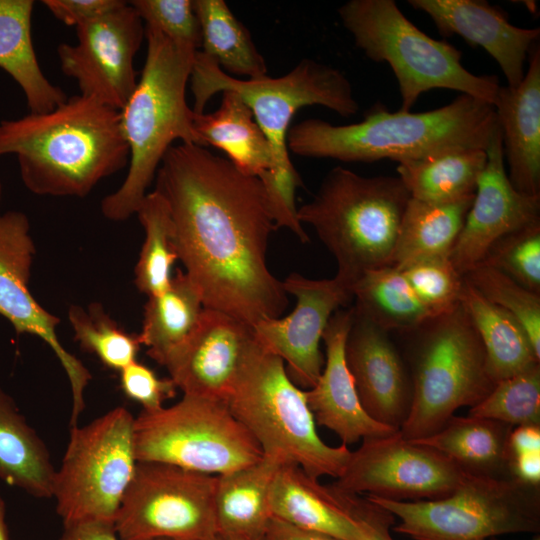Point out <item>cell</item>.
Listing matches in <instances>:
<instances>
[{"label": "cell", "mask_w": 540, "mask_h": 540, "mask_svg": "<svg viewBox=\"0 0 540 540\" xmlns=\"http://www.w3.org/2000/svg\"><path fill=\"white\" fill-rule=\"evenodd\" d=\"M426 13L444 37L458 35L482 47L500 66L508 86L516 87L524 77V63L540 35L539 28L511 24L499 7L482 0H409Z\"/></svg>", "instance_id": "cell-21"}, {"label": "cell", "mask_w": 540, "mask_h": 540, "mask_svg": "<svg viewBox=\"0 0 540 540\" xmlns=\"http://www.w3.org/2000/svg\"><path fill=\"white\" fill-rule=\"evenodd\" d=\"M412 400L399 431L407 440L437 432L463 407H473L494 388L481 339L461 303L432 316L414 331Z\"/></svg>", "instance_id": "cell-9"}, {"label": "cell", "mask_w": 540, "mask_h": 540, "mask_svg": "<svg viewBox=\"0 0 540 540\" xmlns=\"http://www.w3.org/2000/svg\"><path fill=\"white\" fill-rule=\"evenodd\" d=\"M55 471L45 443L0 388V480L34 497L50 498Z\"/></svg>", "instance_id": "cell-29"}, {"label": "cell", "mask_w": 540, "mask_h": 540, "mask_svg": "<svg viewBox=\"0 0 540 540\" xmlns=\"http://www.w3.org/2000/svg\"><path fill=\"white\" fill-rule=\"evenodd\" d=\"M263 455L248 466L216 476V535L232 540H262L272 518L270 491L283 464Z\"/></svg>", "instance_id": "cell-24"}, {"label": "cell", "mask_w": 540, "mask_h": 540, "mask_svg": "<svg viewBox=\"0 0 540 540\" xmlns=\"http://www.w3.org/2000/svg\"><path fill=\"white\" fill-rule=\"evenodd\" d=\"M227 404L263 455L297 464L316 479L342 474L351 451L347 445L333 447L320 438L305 390L288 376L283 360L259 343Z\"/></svg>", "instance_id": "cell-8"}, {"label": "cell", "mask_w": 540, "mask_h": 540, "mask_svg": "<svg viewBox=\"0 0 540 540\" xmlns=\"http://www.w3.org/2000/svg\"><path fill=\"white\" fill-rule=\"evenodd\" d=\"M129 3L145 27L158 30L180 46L199 50L200 26L193 0H132Z\"/></svg>", "instance_id": "cell-42"}, {"label": "cell", "mask_w": 540, "mask_h": 540, "mask_svg": "<svg viewBox=\"0 0 540 540\" xmlns=\"http://www.w3.org/2000/svg\"><path fill=\"white\" fill-rule=\"evenodd\" d=\"M262 540H341L332 535L299 528L272 517Z\"/></svg>", "instance_id": "cell-46"}, {"label": "cell", "mask_w": 540, "mask_h": 540, "mask_svg": "<svg viewBox=\"0 0 540 540\" xmlns=\"http://www.w3.org/2000/svg\"><path fill=\"white\" fill-rule=\"evenodd\" d=\"M468 415L509 426L540 425V365L498 381L491 392L471 407Z\"/></svg>", "instance_id": "cell-38"}, {"label": "cell", "mask_w": 540, "mask_h": 540, "mask_svg": "<svg viewBox=\"0 0 540 540\" xmlns=\"http://www.w3.org/2000/svg\"><path fill=\"white\" fill-rule=\"evenodd\" d=\"M531 540H540V537H539V536H535V537L532 538Z\"/></svg>", "instance_id": "cell-53"}, {"label": "cell", "mask_w": 540, "mask_h": 540, "mask_svg": "<svg viewBox=\"0 0 540 540\" xmlns=\"http://www.w3.org/2000/svg\"><path fill=\"white\" fill-rule=\"evenodd\" d=\"M473 198L436 204L410 197L400 222L390 266L403 270L422 260L450 257Z\"/></svg>", "instance_id": "cell-28"}, {"label": "cell", "mask_w": 540, "mask_h": 540, "mask_svg": "<svg viewBox=\"0 0 540 540\" xmlns=\"http://www.w3.org/2000/svg\"><path fill=\"white\" fill-rule=\"evenodd\" d=\"M195 113L204 109L214 94L236 92L251 109L272 151L273 169L261 181L276 228L290 230L302 243L309 237L298 219L295 194L303 182L293 166L287 134L295 113L310 105L328 108L341 117L359 110L351 82L339 69L313 59L301 60L287 74L272 78L241 79L225 73L216 62L196 51L189 79Z\"/></svg>", "instance_id": "cell-2"}, {"label": "cell", "mask_w": 540, "mask_h": 540, "mask_svg": "<svg viewBox=\"0 0 540 540\" xmlns=\"http://www.w3.org/2000/svg\"><path fill=\"white\" fill-rule=\"evenodd\" d=\"M257 345L252 326L204 308L193 333L164 367L183 394L227 402Z\"/></svg>", "instance_id": "cell-18"}, {"label": "cell", "mask_w": 540, "mask_h": 540, "mask_svg": "<svg viewBox=\"0 0 540 540\" xmlns=\"http://www.w3.org/2000/svg\"><path fill=\"white\" fill-rule=\"evenodd\" d=\"M460 303L481 339L487 369L495 384L539 362L540 357L516 318L485 299L465 280Z\"/></svg>", "instance_id": "cell-32"}, {"label": "cell", "mask_w": 540, "mask_h": 540, "mask_svg": "<svg viewBox=\"0 0 540 540\" xmlns=\"http://www.w3.org/2000/svg\"><path fill=\"white\" fill-rule=\"evenodd\" d=\"M155 182L169 208L178 260L204 307L252 327L281 317L288 297L267 265L277 228L260 179L207 147L180 143L166 152Z\"/></svg>", "instance_id": "cell-1"}, {"label": "cell", "mask_w": 540, "mask_h": 540, "mask_svg": "<svg viewBox=\"0 0 540 540\" xmlns=\"http://www.w3.org/2000/svg\"><path fill=\"white\" fill-rule=\"evenodd\" d=\"M540 425H521L508 436V450L510 458L514 455L540 451ZM510 462V461H509Z\"/></svg>", "instance_id": "cell-49"}, {"label": "cell", "mask_w": 540, "mask_h": 540, "mask_svg": "<svg viewBox=\"0 0 540 540\" xmlns=\"http://www.w3.org/2000/svg\"><path fill=\"white\" fill-rule=\"evenodd\" d=\"M193 126L206 147L222 150L232 165L245 175L265 181L273 169L270 144L249 106L234 91L222 92L213 113H195Z\"/></svg>", "instance_id": "cell-26"}, {"label": "cell", "mask_w": 540, "mask_h": 540, "mask_svg": "<svg viewBox=\"0 0 540 540\" xmlns=\"http://www.w3.org/2000/svg\"><path fill=\"white\" fill-rule=\"evenodd\" d=\"M465 476L452 459L397 430L364 438L332 486L346 494L396 501L436 500L453 493Z\"/></svg>", "instance_id": "cell-14"}, {"label": "cell", "mask_w": 540, "mask_h": 540, "mask_svg": "<svg viewBox=\"0 0 540 540\" xmlns=\"http://www.w3.org/2000/svg\"><path fill=\"white\" fill-rule=\"evenodd\" d=\"M340 493L356 527L358 540H394L390 528L396 517L391 512L361 495Z\"/></svg>", "instance_id": "cell-44"}, {"label": "cell", "mask_w": 540, "mask_h": 540, "mask_svg": "<svg viewBox=\"0 0 540 540\" xmlns=\"http://www.w3.org/2000/svg\"><path fill=\"white\" fill-rule=\"evenodd\" d=\"M137 462L221 475L255 463L262 450L226 401L183 394L169 407L144 411L133 425Z\"/></svg>", "instance_id": "cell-11"}, {"label": "cell", "mask_w": 540, "mask_h": 540, "mask_svg": "<svg viewBox=\"0 0 540 540\" xmlns=\"http://www.w3.org/2000/svg\"><path fill=\"white\" fill-rule=\"evenodd\" d=\"M355 312L387 332L414 331L433 315L418 299L402 271L369 270L350 287Z\"/></svg>", "instance_id": "cell-34"}, {"label": "cell", "mask_w": 540, "mask_h": 540, "mask_svg": "<svg viewBox=\"0 0 540 540\" xmlns=\"http://www.w3.org/2000/svg\"><path fill=\"white\" fill-rule=\"evenodd\" d=\"M154 540H174V539H154Z\"/></svg>", "instance_id": "cell-54"}, {"label": "cell", "mask_w": 540, "mask_h": 540, "mask_svg": "<svg viewBox=\"0 0 540 540\" xmlns=\"http://www.w3.org/2000/svg\"><path fill=\"white\" fill-rule=\"evenodd\" d=\"M200 26V51L228 75L259 79L267 75L264 57L249 30L224 0H193Z\"/></svg>", "instance_id": "cell-35"}, {"label": "cell", "mask_w": 540, "mask_h": 540, "mask_svg": "<svg viewBox=\"0 0 540 540\" xmlns=\"http://www.w3.org/2000/svg\"><path fill=\"white\" fill-rule=\"evenodd\" d=\"M123 0H44L43 5L60 22L79 27L119 7Z\"/></svg>", "instance_id": "cell-45"}, {"label": "cell", "mask_w": 540, "mask_h": 540, "mask_svg": "<svg viewBox=\"0 0 540 540\" xmlns=\"http://www.w3.org/2000/svg\"><path fill=\"white\" fill-rule=\"evenodd\" d=\"M338 15L366 57L391 67L401 111L409 112L423 93L436 88L459 91L494 106L499 78L468 71L461 63V50L421 31L394 0H350L339 7Z\"/></svg>", "instance_id": "cell-7"}, {"label": "cell", "mask_w": 540, "mask_h": 540, "mask_svg": "<svg viewBox=\"0 0 540 540\" xmlns=\"http://www.w3.org/2000/svg\"><path fill=\"white\" fill-rule=\"evenodd\" d=\"M345 359L365 412L399 430L411 406V377L389 332L353 308Z\"/></svg>", "instance_id": "cell-20"}, {"label": "cell", "mask_w": 540, "mask_h": 540, "mask_svg": "<svg viewBox=\"0 0 540 540\" xmlns=\"http://www.w3.org/2000/svg\"><path fill=\"white\" fill-rule=\"evenodd\" d=\"M463 278L485 299L516 318L524 328L536 355L540 357V294L482 263L464 274Z\"/></svg>", "instance_id": "cell-39"}, {"label": "cell", "mask_w": 540, "mask_h": 540, "mask_svg": "<svg viewBox=\"0 0 540 540\" xmlns=\"http://www.w3.org/2000/svg\"><path fill=\"white\" fill-rule=\"evenodd\" d=\"M509 470L512 477L526 484L538 486L540 482V451L512 456Z\"/></svg>", "instance_id": "cell-47"}, {"label": "cell", "mask_w": 540, "mask_h": 540, "mask_svg": "<svg viewBox=\"0 0 540 540\" xmlns=\"http://www.w3.org/2000/svg\"><path fill=\"white\" fill-rule=\"evenodd\" d=\"M16 157L34 194L86 197L129 163L119 111L80 94L51 111L0 122V157Z\"/></svg>", "instance_id": "cell-3"}, {"label": "cell", "mask_w": 540, "mask_h": 540, "mask_svg": "<svg viewBox=\"0 0 540 540\" xmlns=\"http://www.w3.org/2000/svg\"><path fill=\"white\" fill-rule=\"evenodd\" d=\"M202 297L184 271L177 270L169 287L148 297L144 306L141 345L161 366L187 341L204 310Z\"/></svg>", "instance_id": "cell-31"}, {"label": "cell", "mask_w": 540, "mask_h": 540, "mask_svg": "<svg viewBox=\"0 0 540 540\" xmlns=\"http://www.w3.org/2000/svg\"><path fill=\"white\" fill-rule=\"evenodd\" d=\"M0 540H9L8 527L6 523V504L0 494Z\"/></svg>", "instance_id": "cell-50"}, {"label": "cell", "mask_w": 540, "mask_h": 540, "mask_svg": "<svg viewBox=\"0 0 540 540\" xmlns=\"http://www.w3.org/2000/svg\"><path fill=\"white\" fill-rule=\"evenodd\" d=\"M400 271L433 316L448 312L460 303L464 279L449 257L422 260Z\"/></svg>", "instance_id": "cell-41"}, {"label": "cell", "mask_w": 540, "mask_h": 540, "mask_svg": "<svg viewBox=\"0 0 540 540\" xmlns=\"http://www.w3.org/2000/svg\"><path fill=\"white\" fill-rule=\"evenodd\" d=\"M134 419L119 406L84 426H71L52 487L64 527L113 524L137 465Z\"/></svg>", "instance_id": "cell-12"}, {"label": "cell", "mask_w": 540, "mask_h": 540, "mask_svg": "<svg viewBox=\"0 0 540 540\" xmlns=\"http://www.w3.org/2000/svg\"><path fill=\"white\" fill-rule=\"evenodd\" d=\"M1 197H2V184L0 182V200H1Z\"/></svg>", "instance_id": "cell-52"}, {"label": "cell", "mask_w": 540, "mask_h": 540, "mask_svg": "<svg viewBox=\"0 0 540 540\" xmlns=\"http://www.w3.org/2000/svg\"><path fill=\"white\" fill-rule=\"evenodd\" d=\"M486 162V150L471 148L399 163L396 169L411 198L442 204L474 196Z\"/></svg>", "instance_id": "cell-33"}, {"label": "cell", "mask_w": 540, "mask_h": 540, "mask_svg": "<svg viewBox=\"0 0 540 540\" xmlns=\"http://www.w3.org/2000/svg\"><path fill=\"white\" fill-rule=\"evenodd\" d=\"M499 130L493 105L461 94L420 113L376 106L362 121L347 125L306 119L290 127L287 147L300 157L399 164L463 149L486 150Z\"/></svg>", "instance_id": "cell-4"}, {"label": "cell", "mask_w": 540, "mask_h": 540, "mask_svg": "<svg viewBox=\"0 0 540 540\" xmlns=\"http://www.w3.org/2000/svg\"><path fill=\"white\" fill-rule=\"evenodd\" d=\"M486 154L485 168L449 257L462 276L483 261L489 248L499 238L540 222V195H524L509 181L501 129L490 142Z\"/></svg>", "instance_id": "cell-19"}, {"label": "cell", "mask_w": 540, "mask_h": 540, "mask_svg": "<svg viewBox=\"0 0 540 540\" xmlns=\"http://www.w3.org/2000/svg\"><path fill=\"white\" fill-rule=\"evenodd\" d=\"M68 318L81 348L94 354L106 367L121 371L136 361L142 346L138 334L123 329L101 304L92 303L87 310L72 305Z\"/></svg>", "instance_id": "cell-37"}, {"label": "cell", "mask_w": 540, "mask_h": 540, "mask_svg": "<svg viewBox=\"0 0 540 540\" xmlns=\"http://www.w3.org/2000/svg\"><path fill=\"white\" fill-rule=\"evenodd\" d=\"M59 540H120L113 524L83 523L64 527Z\"/></svg>", "instance_id": "cell-48"}, {"label": "cell", "mask_w": 540, "mask_h": 540, "mask_svg": "<svg viewBox=\"0 0 540 540\" xmlns=\"http://www.w3.org/2000/svg\"><path fill=\"white\" fill-rule=\"evenodd\" d=\"M352 308L338 309L323 333L326 358L313 387L305 390L315 423L334 432L342 444L397 431L373 420L363 409L345 359V343L351 326Z\"/></svg>", "instance_id": "cell-22"}, {"label": "cell", "mask_w": 540, "mask_h": 540, "mask_svg": "<svg viewBox=\"0 0 540 540\" xmlns=\"http://www.w3.org/2000/svg\"><path fill=\"white\" fill-rule=\"evenodd\" d=\"M528 70L516 87L501 86L494 108L502 133L504 158L512 186L527 196L540 195V49L528 53Z\"/></svg>", "instance_id": "cell-23"}, {"label": "cell", "mask_w": 540, "mask_h": 540, "mask_svg": "<svg viewBox=\"0 0 540 540\" xmlns=\"http://www.w3.org/2000/svg\"><path fill=\"white\" fill-rule=\"evenodd\" d=\"M482 264L508 275L530 291L540 294V222L499 238Z\"/></svg>", "instance_id": "cell-40"}, {"label": "cell", "mask_w": 540, "mask_h": 540, "mask_svg": "<svg viewBox=\"0 0 540 540\" xmlns=\"http://www.w3.org/2000/svg\"><path fill=\"white\" fill-rule=\"evenodd\" d=\"M216 476L137 462L113 522L120 540H210L216 535Z\"/></svg>", "instance_id": "cell-13"}, {"label": "cell", "mask_w": 540, "mask_h": 540, "mask_svg": "<svg viewBox=\"0 0 540 540\" xmlns=\"http://www.w3.org/2000/svg\"><path fill=\"white\" fill-rule=\"evenodd\" d=\"M272 517L293 526L323 532L341 540H358L341 493L294 463H283L270 491Z\"/></svg>", "instance_id": "cell-25"}, {"label": "cell", "mask_w": 540, "mask_h": 540, "mask_svg": "<svg viewBox=\"0 0 540 540\" xmlns=\"http://www.w3.org/2000/svg\"><path fill=\"white\" fill-rule=\"evenodd\" d=\"M282 285L287 294L296 297L294 310L283 318L260 320L253 331L263 349L283 360L291 380L308 390L324 366L320 342L326 326L353 297L350 287L336 276L316 280L292 273Z\"/></svg>", "instance_id": "cell-16"}, {"label": "cell", "mask_w": 540, "mask_h": 540, "mask_svg": "<svg viewBox=\"0 0 540 540\" xmlns=\"http://www.w3.org/2000/svg\"><path fill=\"white\" fill-rule=\"evenodd\" d=\"M76 33L75 44L57 47L61 71L77 82L80 95L121 110L139 78L134 60L145 38L142 19L125 1Z\"/></svg>", "instance_id": "cell-15"}, {"label": "cell", "mask_w": 540, "mask_h": 540, "mask_svg": "<svg viewBox=\"0 0 540 540\" xmlns=\"http://www.w3.org/2000/svg\"><path fill=\"white\" fill-rule=\"evenodd\" d=\"M34 254L27 216L20 211L0 213V315L18 335L39 337L57 356L71 386L70 426H73L85 408L84 393L92 376L59 341L56 327L60 319L40 306L29 290Z\"/></svg>", "instance_id": "cell-17"}, {"label": "cell", "mask_w": 540, "mask_h": 540, "mask_svg": "<svg viewBox=\"0 0 540 540\" xmlns=\"http://www.w3.org/2000/svg\"><path fill=\"white\" fill-rule=\"evenodd\" d=\"M410 195L399 177H365L331 169L314 197L298 208L337 263L336 277L349 287L365 272L390 266Z\"/></svg>", "instance_id": "cell-6"}, {"label": "cell", "mask_w": 540, "mask_h": 540, "mask_svg": "<svg viewBox=\"0 0 540 540\" xmlns=\"http://www.w3.org/2000/svg\"><path fill=\"white\" fill-rule=\"evenodd\" d=\"M146 58L137 85L119 110L122 135L129 148L126 177L101 202L102 214L125 221L136 213L172 143L206 147L193 126L186 101L196 51L180 46L156 29L145 27Z\"/></svg>", "instance_id": "cell-5"}, {"label": "cell", "mask_w": 540, "mask_h": 540, "mask_svg": "<svg viewBox=\"0 0 540 540\" xmlns=\"http://www.w3.org/2000/svg\"><path fill=\"white\" fill-rule=\"evenodd\" d=\"M145 239L135 266V284L147 297L164 292L170 285L171 269L178 260L169 208L163 196L148 192L135 213Z\"/></svg>", "instance_id": "cell-36"}, {"label": "cell", "mask_w": 540, "mask_h": 540, "mask_svg": "<svg viewBox=\"0 0 540 540\" xmlns=\"http://www.w3.org/2000/svg\"><path fill=\"white\" fill-rule=\"evenodd\" d=\"M511 428L491 419L454 415L434 434L410 441L441 452L465 472L505 477L504 470H509Z\"/></svg>", "instance_id": "cell-30"}, {"label": "cell", "mask_w": 540, "mask_h": 540, "mask_svg": "<svg viewBox=\"0 0 540 540\" xmlns=\"http://www.w3.org/2000/svg\"><path fill=\"white\" fill-rule=\"evenodd\" d=\"M210 540H232V539H226V538H223L221 536H218V535H215L213 538H211Z\"/></svg>", "instance_id": "cell-51"}, {"label": "cell", "mask_w": 540, "mask_h": 540, "mask_svg": "<svg viewBox=\"0 0 540 540\" xmlns=\"http://www.w3.org/2000/svg\"><path fill=\"white\" fill-rule=\"evenodd\" d=\"M120 372V385L127 397L138 402L144 411H155L177 394V386L168 378H160L137 360Z\"/></svg>", "instance_id": "cell-43"}, {"label": "cell", "mask_w": 540, "mask_h": 540, "mask_svg": "<svg viewBox=\"0 0 540 540\" xmlns=\"http://www.w3.org/2000/svg\"><path fill=\"white\" fill-rule=\"evenodd\" d=\"M365 497L399 518L394 531L412 540H487L503 534L540 530L538 486L512 476L466 472L453 493L436 500Z\"/></svg>", "instance_id": "cell-10"}, {"label": "cell", "mask_w": 540, "mask_h": 540, "mask_svg": "<svg viewBox=\"0 0 540 540\" xmlns=\"http://www.w3.org/2000/svg\"><path fill=\"white\" fill-rule=\"evenodd\" d=\"M33 0H0V68L21 88L29 112L45 113L66 100L38 62L31 34Z\"/></svg>", "instance_id": "cell-27"}]
</instances>
